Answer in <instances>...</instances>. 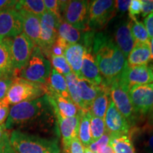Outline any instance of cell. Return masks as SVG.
<instances>
[{"instance_id": "6da1fadb", "label": "cell", "mask_w": 153, "mask_h": 153, "mask_svg": "<svg viewBox=\"0 0 153 153\" xmlns=\"http://www.w3.org/2000/svg\"><path fill=\"white\" fill-rule=\"evenodd\" d=\"M55 118L45 94L40 98L13 105L4 124L7 130L48 133L54 128Z\"/></svg>"}, {"instance_id": "7a4b0ae2", "label": "cell", "mask_w": 153, "mask_h": 153, "mask_svg": "<svg viewBox=\"0 0 153 153\" xmlns=\"http://www.w3.org/2000/svg\"><path fill=\"white\" fill-rule=\"evenodd\" d=\"M92 52L102 76V83L109 87L128 66L126 57L112 38L101 32L94 36Z\"/></svg>"}, {"instance_id": "3957f363", "label": "cell", "mask_w": 153, "mask_h": 153, "mask_svg": "<svg viewBox=\"0 0 153 153\" xmlns=\"http://www.w3.org/2000/svg\"><path fill=\"white\" fill-rule=\"evenodd\" d=\"M10 143L16 153H60L56 138H47L18 130L11 132Z\"/></svg>"}, {"instance_id": "277c9868", "label": "cell", "mask_w": 153, "mask_h": 153, "mask_svg": "<svg viewBox=\"0 0 153 153\" xmlns=\"http://www.w3.org/2000/svg\"><path fill=\"white\" fill-rule=\"evenodd\" d=\"M51 72V63L38 46H34L26 65L19 72L22 79L45 85Z\"/></svg>"}, {"instance_id": "5b68a950", "label": "cell", "mask_w": 153, "mask_h": 153, "mask_svg": "<svg viewBox=\"0 0 153 153\" xmlns=\"http://www.w3.org/2000/svg\"><path fill=\"white\" fill-rule=\"evenodd\" d=\"M46 94V85L15 76L5 99L9 105L40 98Z\"/></svg>"}, {"instance_id": "8992f818", "label": "cell", "mask_w": 153, "mask_h": 153, "mask_svg": "<svg viewBox=\"0 0 153 153\" xmlns=\"http://www.w3.org/2000/svg\"><path fill=\"white\" fill-rule=\"evenodd\" d=\"M89 1L85 0L60 1V13L62 21L82 31H89L88 14Z\"/></svg>"}, {"instance_id": "52a82bcc", "label": "cell", "mask_w": 153, "mask_h": 153, "mask_svg": "<svg viewBox=\"0 0 153 153\" xmlns=\"http://www.w3.org/2000/svg\"><path fill=\"white\" fill-rule=\"evenodd\" d=\"M116 1L94 0L89 1L88 28L90 31L101 29L114 16Z\"/></svg>"}, {"instance_id": "ba28073f", "label": "cell", "mask_w": 153, "mask_h": 153, "mask_svg": "<svg viewBox=\"0 0 153 153\" xmlns=\"http://www.w3.org/2000/svg\"><path fill=\"white\" fill-rule=\"evenodd\" d=\"M33 48V43L24 32L14 38H11V60L16 74L18 72H20L26 65Z\"/></svg>"}, {"instance_id": "9c48e42d", "label": "cell", "mask_w": 153, "mask_h": 153, "mask_svg": "<svg viewBox=\"0 0 153 153\" xmlns=\"http://www.w3.org/2000/svg\"><path fill=\"white\" fill-rule=\"evenodd\" d=\"M132 106L135 114L148 115L153 108V85L152 84L136 85L128 91Z\"/></svg>"}, {"instance_id": "30bf717a", "label": "cell", "mask_w": 153, "mask_h": 153, "mask_svg": "<svg viewBox=\"0 0 153 153\" xmlns=\"http://www.w3.org/2000/svg\"><path fill=\"white\" fill-rule=\"evenodd\" d=\"M60 22L49 13L45 11L41 16V36L39 46L44 55L50 57V51L56 41L57 28Z\"/></svg>"}, {"instance_id": "8fae6325", "label": "cell", "mask_w": 153, "mask_h": 153, "mask_svg": "<svg viewBox=\"0 0 153 153\" xmlns=\"http://www.w3.org/2000/svg\"><path fill=\"white\" fill-rule=\"evenodd\" d=\"M120 84L128 91L133 86L149 85L152 82L153 72L148 65H128L125 70L117 79Z\"/></svg>"}, {"instance_id": "7c38bea8", "label": "cell", "mask_w": 153, "mask_h": 153, "mask_svg": "<svg viewBox=\"0 0 153 153\" xmlns=\"http://www.w3.org/2000/svg\"><path fill=\"white\" fill-rule=\"evenodd\" d=\"M23 31V20L15 9L0 10V39L11 38Z\"/></svg>"}, {"instance_id": "4fadbf2b", "label": "cell", "mask_w": 153, "mask_h": 153, "mask_svg": "<svg viewBox=\"0 0 153 153\" xmlns=\"http://www.w3.org/2000/svg\"><path fill=\"white\" fill-rule=\"evenodd\" d=\"M109 87L112 101L119 112L131 126L135 118V113L130 99L128 91L120 85L118 79L113 82Z\"/></svg>"}, {"instance_id": "5bb4252c", "label": "cell", "mask_w": 153, "mask_h": 153, "mask_svg": "<svg viewBox=\"0 0 153 153\" xmlns=\"http://www.w3.org/2000/svg\"><path fill=\"white\" fill-rule=\"evenodd\" d=\"M106 129L111 135L130 134L131 126L117 109L112 100L110 101L104 117Z\"/></svg>"}, {"instance_id": "9a60e30c", "label": "cell", "mask_w": 153, "mask_h": 153, "mask_svg": "<svg viewBox=\"0 0 153 153\" xmlns=\"http://www.w3.org/2000/svg\"><path fill=\"white\" fill-rule=\"evenodd\" d=\"M82 111L80 110L78 114L73 117L64 118L59 115L55 116L59 125V131L62 137L65 153L68 152L69 148L72 140L78 137Z\"/></svg>"}, {"instance_id": "2e32d148", "label": "cell", "mask_w": 153, "mask_h": 153, "mask_svg": "<svg viewBox=\"0 0 153 153\" xmlns=\"http://www.w3.org/2000/svg\"><path fill=\"white\" fill-rule=\"evenodd\" d=\"M81 74L83 79H87L94 85L100 86L102 84V76L99 72L94 55L93 54L92 46L85 47Z\"/></svg>"}, {"instance_id": "e0dca14e", "label": "cell", "mask_w": 153, "mask_h": 153, "mask_svg": "<svg viewBox=\"0 0 153 153\" xmlns=\"http://www.w3.org/2000/svg\"><path fill=\"white\" fill-rule=\"evenodd\" d=\"M130 135L135 151L153 153V126L146 124L141 128H133Z\"/></svg>"}, {"instance_id": "ac0fdd59", "label": "cell", "mask_w": 153, "mask_h": 153, "mask_svg": "<svg viewBox=\"0 0 153 153\" xmlns=\"http://www.w3.org/2000/svg\"><path fill=\"white\" fill-rule=\"evenodd\" d=\"M46 95L52 106L55 115H59L64 118L75 116L79 112V109L72 100L66 99L46 88Z\"/></svg>"}, {"instance_id": "d6986e66", "label": "cell", "mask_w": 153, "mask_h": 153, "mask_svg": "<svg viewBox=\"0 0 153 153\" xmlns=\"http://www.w3.org/2000/svg\"><path fill=\"white\" fill-rule=\"evenodd\" d=\"M23 20V31L34 46H39L41 36V16L23 10L18 11Z\"/></svg>"}, {"instance_id": "ffe728a7", "label": "cell", "mask_w": 153, "mask_h": 153, "mask_svg": "<svg viewBox=\"0 0 153 153\" xmlns=\"http://www.w3.org/2000/svg\"><path fill=\"white\" fill-rule=\"evenodd\" d=\"M114 40L116 46L127 57L135 44L130 27V21L121 22L116 27Z\"/></svg>"}, {"instance_id": "44dd1931", "label": "cell", "mask_w": 153, "mask_h": 153, "mask_svg": "<svg viewBox=\"0 0 153 153\" xmlns=\"http://www.w3.org/2000/svg\"><path fill=\"white\" fill-rule=\"evenodd\" d=\"M85 47L81 43L70 44L65 48L64 56L68 61L72 72L77 76L78 79H82L81 68L83 61Z\"/></svg>"}, {"instance_id": "7402d4cb", "label": "cell", "mask_w": 153, "mask_h": 153, "mask_svg": "<svg viewBox=\"0 0 153 153\" xmlns=\"http://www.w3.org/2000/svg\"><path fill=\"white\" fill-rule=\"evenodd\" d=\"M7 76H17L11 60V38L0 39V79Z\"/></svg>"}, {"instance_id": "603a6c76", "label": "cell", "mask_w": 153, "mask_h": 153, "mask_svg": "<svg viewBox=\"0 0 153 153\" xmlns=\"http://www.w3.org/2000/svg\"><path fill=\"white\" fill-rule=\"evenodd\" d=\"M127 57L128 65L130 67L147 65L151 60L150 42L135 43Z\"/></svg>"}, {"instance_id": "cb8c5ba5", "label": "cell", "mask_w": 153, "mask_h": 153, "mask_svg": "<svg viewBox=\"0 0 153 153\" xmlns=\"http://www.w3.org/2000/svg\"><path fill=\"white\" fill-rule=\"evenodd\" d=\"M101 89V85L97 86L85 79H78V91L85 111L90 109L91 105Z\"/></svg>"}, {"instance_id": "d4e9b609", "label": "cell", "mask_w": 153, "mask_h": 153, "mask_svg": "<svg viewBox=\"0 0 153 153\" xmlns=\"http://www.w3.org/2000/svg\"><path fill=\"white\" fill-rule=\"evenodd\" d=\"M110 101V87L102 83L100 92L94 100L89 109L91 116L104 119Z\"/></svg>"}, {"instance_id": "484cf974", "label": "cell", "mask_w": 153, "mask_h": 153, "mask_svg": "<svg viewBox=\"0 0 153 153\" xmlns=\"http://www.w3.org/2000/svg\"><path fill=\"white\" fill-rule=\"evenodd\" d=\"M46 88L49 90L62 96L68 100H71L68 89L65 77L57 72L54 69L51 70L48 81L46 84Z\"/></svg>"}, {"instance_id": "4316f807", "label": "cell", "mask_w": 153, "mask_h": 153, "mask_svg": "<svg viewBox=\"0 0 153 153\" xmlns=\"http://www.w3.org/2000/svg\"><path fill=\"white\" fill-rule=\"evenodd\" d=\"M108 145L115 153H137L130 134L111 135Z\"/></svg>"}, {"instance_id": "83f0119b", "label": "cell", "mask_w": 153, "mask_h": 153, "mask_svg": "<svg viewBox=\"0 0 153 153\" xmlns=\"http://www.w3.org/2000/svg\"><path fill=\"white\" fill-rule=\"evenodd\" d=\"M85 32L83 31V33H82V30L76 29L72 25L65 22L64 21H62L59 24L58 28H57L58 37L64 40L68 45L79 43V42L83 41Z\"/></svg>"}, {"instance_id": "f1b7e54d", "label": "cell", "mask_w": 153, "mask_h": 153, "mask_svg": "<svg viewBox=\"0 0 153 153\" xmlns=\"http://www.w3.org/2000/svg\"><path fill=\"white\" fill-rule=\"evenodd\" d=\"M91 114L89 111H82L79 126L78 138L84 148H89L92 143L90 131Z\"/></svg>"}, {"instance_id": "f546056e", "label": "cell", "mask_w": 153, "mask_h": 153, "mask_svg": "<svg viewBox=\"0 0 153 153\" xmlns=\"http://www.w3.org/2000/svg\"><path fill=\"white\" fill-rule=\"evenodd\" d=\"M15 9L23 10L41 16L46 11L43 0H22L17 1Z\"/></svg>"}, {"instance_id": "4dcf8cb0", "label": "cell", "mask_w": 153, "mask_h": 153, "mask_svg": "<svg viewBox=\"0 0 153 153\" xmlns=\"http://www.w3.org/2000/svg\"><path fill=\"white\" fill-rule=\"evenodd\" d=\"M65 77L69 94H70L71 100L79 109L85 111V108L79 97V91H78V79H79L72 72L68 74V75L65 76Z\"/></svg>"}, {"instance_id": "1f68e13d", "label": "cell", "mask_w": 153, "mask_h": 153, "mask_svg": "<svg viewBox=\"0 0 153 153\" xmlns=\"http://www.w3.org/2000/svg\"><path fill=\"white\" fill-rule=\"evenodd\" d=\"M130 27L135 43L150 42V38L143 23L137 21L136 18L131 19Z\"/></svg>"}, {"instance_id": "d6a6232c", "label": "cell", "mask_w": 153, "mask_h": 153, "mask_svg": "<svg viewBox=\"0 0 153 153\" xmlns=\"http://www.w3.org/2000/svg\"><path fill=\"white\" fill-rule=\"evenodd\" d=\"M106 130L104 119L95 117L91 115L90 131L92 143H94L100 139L106 132Z\"/></svg>"}, {"instance_id": "836d02e7", "label": "cell", "mask_w": 153, "mask_h": 153, "mask_svg": "<svg viewBox=\"0 0 153 153\" xmlns=\"http://www.w3.org/2000/svg\"><path fill=\"white\" fill-rule=\"evenodd\" d=\"M50 57H51L53 69L56 70L57 72H59L63 76H66L68 74L71 73L72 70L64 55L55 56V55H52L50 56Z\"/></svg>"}, {"instance_id": "e575fe53", "label": "cell", "mask_w": 153, "mask_h": 153, "mask_svg": "<svg viewBox=\"0 0 153 153\" xmlns=\"http://www.w3.org/2000/svg\"><path fill=\"white\" fill-rule=\"evenodd\" d=\"M45 9L51 14H53L58 22L62 21L60 13V1L57 0H44Z\"/></svg>"}, {"instance_id": "d590c367", "label": "cell", "mask_w": 153, "mask_h": 153, "mask_svg": "<svg viewBox=\"0 0 153 153\" xmlns=\"http://www.w3.org/2000/svg\"><path fill=\"white\" fill-rule=\"evenodd\" d=\"M110 137L111 134L109 132H108L106 130L104 135L101 136L100 139H99L98 140L96 141L94 143H92L89 146V149L91 151H92L94 153H99L101 152L103 149H104L107 145H108L110 140Z\"/></svg>"}, {"instance_id": "8d00e7d4", "label": "cell", "mask_w": 153, "mask_h": 153, "mask_svg": "<svg viewBox=\"0 0 153 153\" xmlns=\"http://www.w3.org/2000/svg\"><path fill=\"white\" fill-rule=\"evenodd\" d=\"M68 45V44L64 40L57 36L56 41L50 51V56L52 55L55 56H62Z\"/></svg>"}, {"instance_id": "74e56055", "label": "cell", "mask_w": 153, "mask_h": 153, "mask_svg": "<svg viewBox=\"0 0 153 153\" xmlns=\"http://www.w3.org/2000/svg\"><path fill=\"white\" fill-rule=\"evenodd\" d=\"M15 76H7L0 79V100L4 99L13 83Z\"/></svg>"}, {"instance_id": "f35d334b", "label": "cell", "mask_w": 153, "mask_h": 153, "mask_svg": "<svg viewBox=\"0 0 153 153\" xmlns=\"http://www.w3.org/2000/svg\"><path fill=\"white\" fill-rule=\"evenodd\" d=\"M141 10H142V3L141 0H132L130 4L128 12L129 16L131 19H135L136 15L141 14Z\"/></svg>"}, {"instance_id": "ab89813d", "label": "cell", "mask_w": 153, "mask_h": 153, "mask_svg": "<svg viewBox=\"0 0 153 153\" xmlns=\"http://www.w3.org/2000/svg\"><path fill=\"white\" fill-rule=\"evenodd\" d=\"M9 110V104L6 99L0 100V126L4 124L5 120L8 118Z\"/></svg>"}, {"instance_id": "60d3db41", "label": "cell", "mask_w": 153, "mask_h": 153, "mask_svg": "<svg viewBox=\"0 0 153 153\" xmlns=\"http://www.w3.org/2000/svg\"><path fill=\"white\" fill-rule=\"evenodd\" d=\"M0 153H16L10 143L9 134L0 140Z\"/></svg>"}, {"instance_id": "b9f144b4", "label": "cell", "mask_w": 153, "mask_h": 153, "mask_svg": "<svg viewBox=\"0 0 153 153\" xmlns=\"http://www.w3.org/2000/svg\"><path fill=\"white\" fill-rule=\"evenodd\" d=\"M84 148L78 137H76L72 140L68 153H84Z\"/></svg>"}, {"instance_id": "7bdbcfd3", "label": "cell", "mask_w": 153, "mask_h": 153, "mask_svg": "<svg viewBox=\"0 0 153 153\" xmlns=\"http://www.w3.org/2000/svg\"><path fill=\"white\" fill-rule=\"evenodd\" d=\"M142 10L141 15L143 17H146L153 13V0H141Z\"/></svg>"}, {"instance_id": "ee69618b", "label": "cell", "mask_w": 153, "mask_h": 153, "mask_svg": "<svg viewBox=\"0 0 153 153\" xmlns=\"http://www.w3.org/2000/svg\"><path fill=\"white\" fill-rule=\"evenodd\" d=\"M130 4H131L130 0H117L116 1V4H115L116 11H117L121 13L126 12L128 11Z\"/></svg>"}, {"instance_id": "f6af8a7d", "label": "cell", "mask_w": 153, "mask_h": 153, "mask_svg": "<svg viewBox=\"0 0 153 153\" xmlns=\"http://www.w3.org/2000/svg\"><path fill=\"white\" fill-rule=\"evenodd\" d=\"M144 25L148 33L149 38L151 39L153 38V13L145 17Z\"/></svg>"}, {"instance_id": "bcb514c9", "label": "cell", "mask_w": 153, "mask_h": 153, "mask_svg": "<svg viewBox=\"0 0 153 153\" xmlns=\"http://www.w3.org/2000/svg\"><path fill=\"white\" fill-rule=\"evenodd\" d=\"M17 1L11 0H0V10L6 9H14Z\"/></svg>"}, {"instance_id": "7dc6e473", "label": "cell", "mask_w": 153, "mask_h": 153, "mask_svg": "<svg viewBox=\"0 0 153 153\" xmlns=\"http://www.w3.org/2000/svg\"><path fill=\"white\" fill-rule=\"evenodd\" d=\"M7 135H9V133L7 131V129L6 128L5 124H2L0 126V140L4 138Z\"/></svg>"}, {"instance_id": "c3c4849f", "label": "cell", "mask_w": 153, "mask_h": 153, "mask_svg": "<svg viewBox=\"0 0 153 153\" xmlns=\"http://www.w3.org/2000/svg\"><path fill=\"white\" fill-rule=\"evenodd\" d=\"M146 124L149 126H153V108L148 114V121Z\"/></svg>"}, {"instance_id": "681fc988", "label": "cell", "mask_w": 153, "mask_h": 153, "mask_svg": "<svg viewBox=\"0 0 153 153\" xmlns=\"http://www.w3.org/2000/svg\"><path fill=\"white\" fill-rule=\"evenodd\" d=\"M99 153H115L114 152V150H112V148H111L109 145H107V146L104 149H103L101 152H99Z\"/></svg>"}, {"instance_id": "f907efd6", "label": "cell", "mask_w": 153, "mask_h": 153, "mask_svg": "<svg viewBox=\"0 0 153 153\" xmlns=\"http://www.w3.org/2000/svg\"><path fill=\"white\" fill-rule=\"evenodd\" d=\"M150 48L151 53V60H153V38L150 39Z\"/></svg>"}, {"instance_id": "816d5d0a", "label": "cell", "mask_w": 153, "mask_h": 153, "mask_svg": "<svg viewBox=\"0 0 153 153\" xmlns=\"http://www.w3.org/2000/svg\"><path fill=\"white\" fill-rule=\"evenodd\" d=\"M84 153H94L92 151L89 150V148H84Z\"/></svg>"}, {"instance_id": "f5cc1de1", "label": "cell", "mask_w": 153, "mask_h": 153, "mask_svg": "<svg viewBox=\"0 0 153 153\" xmlns=\"http://www.w3.org/2000/svg\"><path fill=\"white\" fill-rule=\"evenodd\" d=\"M150 68H151V69H152V72H153V66H152V67H150ZM152 85H153V80H152Z\"/></svg>"}]
</instances>
